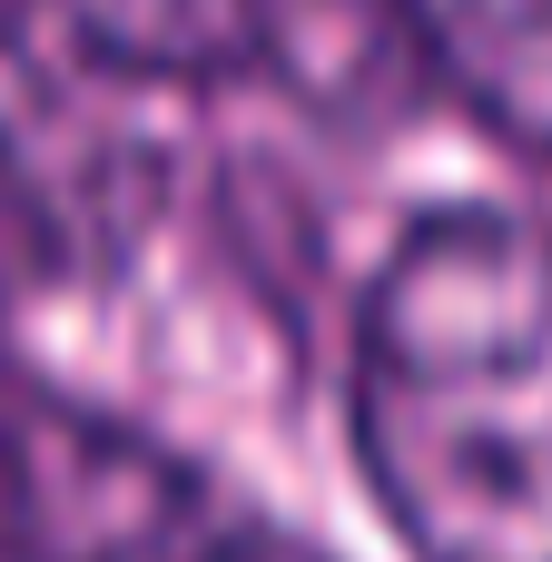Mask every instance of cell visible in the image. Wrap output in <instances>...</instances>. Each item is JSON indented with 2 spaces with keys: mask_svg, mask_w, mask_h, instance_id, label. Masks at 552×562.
I'll return each mask as SVG.
<instances>
[{
  "mask_svg": "<svg viewBox=\"0 0 552 562\" xmlns=\"http://www.w3.org/2000/svg\"><path fill=\"white\" fill-rule=\"evenodd\" d=\"M356 454L415 562H552V227L435 207L356 316Z\"/></svg>",
  "mask_w": 552,
  "mask_h": 562,
  "instance_id": "6da1fadb",
  "label": "cell"
},
{
  "mask_svg": "<svg viewBox=\"0 0 552 562\" xmlns=\"http://www.w3.org/2000/svg\"><path fill=\"white\" fill-rule=\"evenodd\" d=\"M69 40L119 79L217 89L267 69V0H49Z\"/></svg>",
  "mask_w": 552,
  "mask_h": 562,
  "instance_id": "3957f363",
  "label": "cell"
},
{
  "mask_svg": "<svg viewBox=\"0 0 552 562\" xmlns=\"http://www.w3.org/2000/svg\"><path fill=\"white\" fill-rule=\"evenodd\" d=\"M0 562H20V553H10V533H0Z\"/></svg>",
  "mask_w": 552,
  "mask_h": 562,
  "instance_id": "5b68a950",
  "label": "cell"
},
{
  "mask_svg": "<svg viewBox=\"0 0 552 562\" xmlns=\"http://www.w3.org/2000/svg\"><path fill=\"white\" fill-rule=\"evenodd\" d=\"M89 247V188L59 158L49 99L30 89V69L0 59V296L69 277Z\"/></svg>",
  "mask_w": 552,
  "mask_h": 562,
  "instance_id": "277c9868",
  "label": "cell"
},
{
  "mask_svg": "<svg viewBox=\"0 0 552 562\" xmlns=\"http://www.w3.org/2000/svg\"><path fill=\"white\" fill-rule=\"evenodd\" d=\"M395 30L514 158L552 168V0H395Z\"/></svg>",
  "mask_w": 552,
  "mask_h": 562,
  "instance_id": "7a4b0ae2",
  "label": "cell"
}]
</instances>
